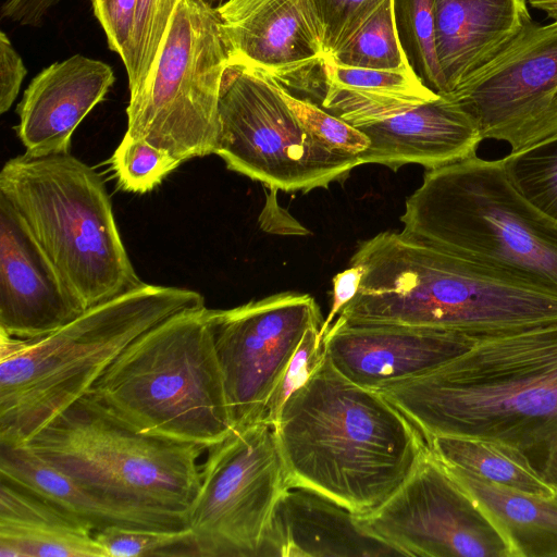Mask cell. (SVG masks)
<instances>
[{"label":"cell","mask_w":557,"mask_h":557,"mask_svg":"<svg viewBox=\"0 0 557 557\" xmlns=\"http://www.w3.org/2000/svg\"><path fill=\"white\" fill-rule=\"evenodd\" d=\"M377 392L425 440L498 441L544 476L557 445V320L481 338L443 367Z\"/></svg>","instance_id":"6da1fadb"},{"label":"cell","mask_w":557,"mask_h":557,"mask_svg":"<svg viewBox=\"0 0 557 557\" xmlns=\"http://www.w3.org/2000/svg\"><path fill=\"white\" fill-rule=\"evenodd\" d=\"M273 426L289 486L320 493L359 517L381 508L429 449L396 406L347 380L325 354Z\"/></svg>","instance_id":"7a4b0ae2"},{"label":"cell","mask_w":557,"mask_h":557,"mask_svg":"<svg viewBox=\"0 0 557 557\" xmlns=\"http://www.w3.org/2000/svg\"><path fill=\"white\" fill-rule=\"evenodd\" d=\"M364 274L338 313L349 323L459 331L476 339L557 320V293L421 244L401 232L363 240L350 259Z\"/></svg>","instance_id":"3957f363"},{"label":"cell","mask_w":557,"mask_h":557,"mask_svg":"<svg viewBox=\"0 0 557 557\" xmlns=\"http://www.w3.org/2000/svg\"><path fill=\"white\" fill-rule=\"evenodd\" d=\"M203 305L198 292L146 283L85 310L41 338L0 333V445H25L83 398L138 336Z\"/></svg>","instance_id":"277c9868"},{"label":"cell","mask_w":557,"mask_h":557,"mask_svg":"<svg viewBox=\"0 0 557 557\" xmlns=\"http://www.w3.org/2000/svg\"><path fill=\"white\" fill-rule=\"evenodd\" d=\"M101 411L150 437L207 450L234 429L205 305L171 315L133 341L88 393Z\"/></svg>","instance_id":"5b68a950"},{"label":"cell","mask_w":557,"mask_h":557,"mask_svg":"<svg viewBox=\"0 0 557 557\" xmlns=\"http://www.w3.org/2000/svg\"><path fill=\"white\" fill-rule=\"evenodd\" d=\"M400 221L411 239L557 293V222L516 189L500 159L426 170Z\"/></svg>","instance_id":"8992f818"},{"label":"cell","mask_w":557,"mask_h":557,"mask_svg":"<svg viewBox=\"0 0 557 557\" xmlns=\"http://www.w3.org/2000/svg\"><path fill=\"white\" fill-rule=\"evenodd\" d=\"M0 195L85 310L146 284L125 249L102 176L70 152L8 160Z\"/></svg>","instance_id":"52a82bcc"},{"label":"cell","mask_w":557,"mask_h":557,"mask_svg":"<svg viewBox=\"0 0 557 557\" xmlns=\"http://www.w3.org/2000/svg\"><path fill=\"white\" fill-rule=\"evenodd\" d=\"M24 446L77 482L113 498L188 517L205 447L136 433L83 397Z\"/></svg>","instance_id":"ba28073f"},{"label":"cell","mask_w":557,"mask_h":557,"mask_svg":"<svg viewBox=\"0 0 557 557\" xmlns=\"http://www.w3.org/2000/svg\"><path fill=\"white\" fill-rule=\"evenodd\" d=\"M231 51L216 9L181 0L141 91L129 98L125 135L184 162L214 153Z\"/></svg>","instance_id":"9c48e42d"},{"label":"cell","mask_w":557,"mask_h":557,"mask_svg":"<svg viewBox=\"0 0 557 557\" xmlns=\"http://www.w3.org/2000/svg\"><path fill=\"white\" fill-rule=\"evenodd\" d=\"M219 116L214 153L228 170L272 189L308 193L344 181L360 165L358 156L307 131L276 81L234 57L223 72Z\"/></svg>","instance_id":"30bf717a"},{"label":"cell","mask_w":557,"mask_h":557,"mask_svg":"<svg viewBox=\"0 0 557 557\" xmlns=\"http://www.w3.org/2000/svg\"><path fill=\"white\" fill-rule=\"evenodd\" d=\"M208 451L188 512L196 557H259L274 507L289 486L274 426L234 428Z\"/></svg>","instance_id":"8fae6325"},{"label":"cell","mask_w":557,"mask_h":557,"mask_svg":"<svg viewBox=\"0 0 557 557\" xmlns=\"http://www.w3.org/2000/svg\"><path fill=\"white\" fill-rule=\"evenodd\" d=\"M323 317L309 294L284 292L231 309H211L214 344L234 428L261 422L306 331Z\"/></svg>","instance_id":"7c38bea8"},{"label":"cell","mask_w":557,"mask_h":557,"mask_svg":"<svg viewBox=\"0 0 557 557\" xmlns=\"http://www.w3.org/2000/svg\"><path fill=\"white\" fill-rule=\"evenodd\" d=\"M359 518L404 556L513 557L491 518L429 449L381 508Z\"/></svg>","instance_id":"4fadbf2b"},{"label":"cell","mask_w":557,"mask_h":557,"mask_svg":"<svg viewBox=\"0 0 557 557\" xmlns=\"http://www.w3.org/2000/svg\"><path fill=\"white\" fill-rule=\"evenodd\" d=\"M556 90L557 21H533L448 97L473 117L483 139L506 141L517 151L540 141Z\"/></svg>","instance_id":"5bb4252c"},{"label":"cell","mask_w":557,"mask_h":557,"mask_svg":"<svg viewBox=\"0 0 557 557\" xmlns=\"http://www.w3.org/2000/svg\"><path fill=\"white\" fill-rule=\"evenodd\" d=\"M216 12L231 57L285 89L315 95L310 73L322 66L325 52L312 0H226Z\"/></svg>","instance_id":"9a60e30c"},{"label":"cell","mask_w":557,"mask_h":557,"mask_svg":"<svg viewBox=\"0 0 557 557\" xmlns=\"http://www.w3.org/2000/svg\"><path fill=\"white\" fill-rule=\"evenodd\" d=\"M475 337L453 330L349 323L337 317L322 338L331 364L347 380L380 391L423 376L469 351Z\"/></svg>","instance_id":"2e32d148"},{"label":"cell","mask_w":557,"mask_h":557,"mask_svg":"<svg viewBox=\"0 0 557 557\" xmlns=\"http://www.w3.org/2000/svg\"><path fill=\"white\" fill-rule=\"evenodd\" d=\"M84 311L16 211L0 195V333L38 339Z\"/></svg>","instance_id":"e0dca14e"},{"label":"cell","mask_w":557,"mask_h":557,"mask_svg":"<svg viewBox=\"0 0 557 557\" xmlns=\"http://www.w3.org/2000/svg\"><path fill=\"white\" fill-rule=\"evenodd\" d=\"M115 81L112 67L75 54L44 69L23 94L16 134L35 158L67 153L72 135Z\"/></svg>","instance_id":"ac0fdd59"},{"label":"cell","mask_w":557,"mask_h":557,"mask_svg":"<svg viewBox=\"0 0 557 557\" xmlns=\"http://www.w3.org/2000/svg\"><path fill=\"white\" fill-rule=\"evenodd\" d=\"M404 556L360 518L314 491L288 486L277 500L259 557Z\"/></svg>","instance_id":"d6986e66"},{"label":"cell","mask_w":557,"mask_h":557,"mask_svg":"<svg viewBox=\"0 0 557 557\" xmlns=\"http://www.w3.org/2000/svg\"><path fill=\"white\" fill-rule=\"evenodd\" d=\"M370 139L359 163L397 171L406 164L433 170L476 154L484 140L473 117L453 98L442 96L393 117L358 127Z\"/></svg>","instance_id":"ffe728a7"},{"label":"cell","mask_w":557,"mask_h":557,"mask_svg":"<svg viewBox=\"0 0 557 557\" xmlns=\"http://www.w3.org/2000/svg\"><path fill=\"white\" fill-rule=\"evenodd\" d=\"M437 58L448 96L533 20L525 0H433Z\"/></svg>","instance_id":"44dd1931"},{"label":"cell","mask_w":557,"mask_h":557,"mask_svg":"<svg viewBox=\"0 0 557 557\" xmlns=\"http://www.w3.org/2000/svg\"><path fill=\"white\" fill-rule=\"evenodd\" d=\"M0 480L49 500L94 531L113 525L160 530L188 525L185 515L135 505L86 486L24 445H0Z\"/></svg>","instance_id":"7402d4cb"},{"label":"cell","mask_w":557,"mask_h":557,"mask_svg":"<svg viewBox=\"0 0 557 557\" xmlns=\"http://www.w3.org/2000/svg\"><path fill=\"white\" fill-rule=\"evenodd\" d=\"M0 557H108L95 531L20 486L0 480Z\"/></svg>","instance_id":"603a6c76"},{"label":"cell","mask_w":557,"mask_h":557,"mask_svg":"<svg viewBox=\"0 0 557 557\" xmlns=\"http://www.w3.org/2000/svg\"><path fill=\"white\" fill-rule=\"evenodd\" d=\"M321 69L323 96L320 106L356 127L393 117L440 97L410 67H352L324 59Z\"/></svg>","instance_id":"cb8c5ba5"},{"label":"cell","mask_w":557,"mask_h":557,"mask_svg":"<svg viewBox=\"0 0 557 557\" xmlns=\"http://www.w3.org/2000/svg\"><path fill=\"white\" fill-rule=\"evenodd\" d=\"M441 465L491 518L513 557H557V495L503 487L462 469Z\"/></svg>","instance_id":"d4e9b609"},{"label":"cell","mask_w":557,"mask_h":557,"mask_svg":"<svg viewBox=\"0 0 557 557\" xmlns=\"http://www.w3.org/2000/svg\"><path fill=\"white\" fill-rule=\"evenodd\" d=\"M432 456L445 466L462 469L474 476L516 491L557 495V490L542 476L517 448L487 438L438 435L426 438Z\"/></svg>","instance_id":"484cf974"},{"label":"cell","mask_w":557,"mask_h":557,"mask_svg":"<svg viewBox=\"0 0 557 557\" xmlns=\"http://www.w3.org/2000/svg\"><path fill=\"white\" fill-rule=\"evenodd\" d=\"M394 23L409 67L430 89L445 95L436 50L433 0H393Z\"/></svg>","instance_id":"4316f807"},{"label":"cell","mask_w":557,"mask_h":557,"mask_svg":"<svg viewBox=\"0 0 557 557\" xmlns=\"http://www.w3.org/2000/svg\"><path fill=\"white\" fill-rule=\"evenodd\" d=\"M324 59L352 67H409L395 28L393 0H385L345 44Z\"/></svg>","instance_id":"83f0119b"},{"label":"cell","mask_w":557,"mask_h":557,"mask_svg":"<svg viewBox=\"0 0 557 557\" xmlns=\"http://www.w3.org/2000/svg\"><path fill=\"white\" fill-rule=\"evenodd\" d=\"M500 160L516 189L557 222V135L510 151Z\"/></svg>","instance_id":"f1b7e54d"},{"label":"cell","mask_w":557,"mask_h":557,"mask_svg":"<svg viewBox=\"0 0 557 557\" xmlns=\"http://www.w3.org/2000/svg\"><path fill=\"white\" fill-rule=\"evenodd\" d=\"M181 0H137L126 72L129 98L143 89Z\"/></svg>","instance_id":"f546056e"},{"label":"cell","mask_w":557,"mask_h":557,"mask_svg":"<svg viewBox=\"0 0 557 557\" xmlns=\"http://www.w3.org/2000/svg\"><path fill=\"white\" fill-rule=\"evenodd\" d=\"M109 163L121 189L146 194L159 186L182 162L146 140L124 135Z\"/></svg>","instance_id":"4dcf8cb0"},{"label":"cell","mask_w":557,"mask_h":557,"mask_svg":"<svg viewBox=\"0 0 557 557\" xmlns=\"http://www.w3.org/2000/svg\"><path fill=\"white\" fill-rule=\"evenodd\" d=\"M95 537L108 557H196L188 527L160 530L113 525L95 531Z\"/></svg>","instance_id":"1f68e13d"},{"label":"cell","mask_w":557,"mask_h":557,"mask_svg":"<svg viewBox=\"0 0 557 557\" xmlns=\"http://www.w3.org/2000/svg\"><path fill=\"white\" fill-rule=\"evenodd\" d=\"M282 95L307 131L327 147L356 156L369 147L370 139L360 128L309 99L295 97L283 86Z\"/></svg>","instance_id":"d6a6232c"},{"label":"cell","mask_w":557,"mask_h":557,"mask_svg":"<svg viewBox=\"0 0 557 557\" xmlns=\"http://www.w3.org/2000/svg\"><path fill=\"white\" fill-rule=\"evenodd\" d=\"M320 327L315 325L306 331L264 408L261 422L274 425L286 399L309 380L321 363L324 350L319 336Z\"/></svg>","instance_id":"836d02e7"},{"label":"cell","mask_w":557,"mask_h":557,"mask_svg":"<svg viewBox=\"0 0 557 557\" xmlns=\"http://www.w3.org/2000/svg\"><path fill=\"white\" fill-rule=\"evenodd\" d=\"M385 0H312L323 28L325 57L345 44Z\"/></svg>","instance_id":"e575fe53"},{"label":"cell","mask_w":557,"mask_h":557,"mask_svg":"<svg viewBox=\"0 0 557 557\" xmlns=\"http://www.w3.org/2000/svg\"><path fill=\"white\" fill-rule=\"evenodd\" d=\"M95 16L107 36L108 46L125 67L129 63L132 33L137 0H90Z\"/></svg>","instance_id":"d590c367"},{"label":"cell","mask_w":557,"mask_h":557,"mask_svg":"<svg viewBox=\"0 0 557 557\" xmlns=\"http://www.w3.org/2000/svg\"><path fill=\"white\" fill-rule=\"evenodd\" d=\"M27 70L4 32L0 33V113L15 101Z\"/></svg>","instance_id":"8d00e7d4"},{"label":"cell","mask_w":557,"mask_h":557,"mask_svg":"<svg viewBox=\"0 0 557 557\" xmlns=\"http://www.w3.org/2000/svg\"><path fill=\"white\" fill-rule=\"evenodd\" d=\"M363 274L364 269L362 265L350 264L348 269H345L333 277L331 309L320 327L319 336L321 338H323L325 332L331 326L335 315H337L357 295Z\"/></svg>","instance_id":"74e56055"},{"label":"cell","mask_w":557,"mask_h":557,"mask_svg":"<svg viewBox=\"0 0 557 557\" xmlns=\"http://www.w3.org/2000/svg\"><path fill=\"white\" fill-rule=\"evenodd\" d=\"M555 135H557V90L543 121L540 141Z\"/></svg>","instance_id":"f35d334b"},{"label":"cell","mask_w":557,"mask_h":557,"mask_svg":"<svg viewBox=\"0 0 557 557\" xmlns=\"http://www.w3.org/2000/svg\"><path fill=\"white\" fill-rule=\"evenodd\" d=\"M531 7L543 12L552 21H557V0H528Z\"/></svg>","instance_id":"ab89813d"},{"label":"cell","mask_w":557,"mask_h":557,"mask_svg":"<svg viewBox=\"0 0 557 557\" xmlns=\"http://www.w3.org/2000/svg\"><path fill=\"white\" fill-rule=\"evenodd\" d=\"M544 478L557 490V445L550 458Z\"/></svg>","instance_id":"60d3db41"},{"label":"cell","mask_w":557,"mask_h":557,"mask_svg":"<svg viewBox=\"0 0 557 557\" xmlns=\"http://www.w3.org/2000/svg\"><path fill=\"white\" fill-rule=\"evenodd\" d=\"M203 1L205 3H207L208 5L216 9L218 7H220L221 4H223L226 0H201Z\"/></svg>","instance_id":"b9f144b4"},{"label":"cell","mask_w":557,"mask_h":557,"mask_svg":"<svg viewBox=\"0 0 557 557\" xmlns=\"http://www.w3.org/2000/svg\"><path fill=\"white\" fill-rule=\"evenodd\" d=\"M51 1H55V2H59V1H61V0H51Z\"/></svg>","instance_id":"7bdbcfd3"}]
</instances>
